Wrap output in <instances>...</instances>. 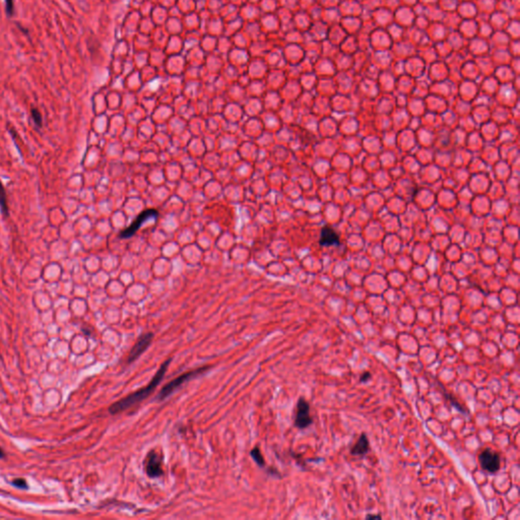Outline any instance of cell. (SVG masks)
<instances>
[{
    "label": "cell",
    "instance_id": "obj_9",
    "mask_svg": "<svg viewBox=\"0 0 520 520\" xmlns=\"http://www.w3.org/2000/svg\"><path fill=\"white\" fill-rule=\"evenodd\" d=\"M319 243L321 246H325V247L335 246V245L339 244V237L331 227L325 226L321 230Z\"/></svg>",
    "mask_w": 520,
    "mask_h": 520
},
{
    "label": "cell",
    "instance_id": "obj_14",
    "mask_svg": "<svg viewBox=\"0 0 520 520\" xmlns=\"http://www.w3.org/2000/svg\"><path fill=\"white\" fill-rule=\"evenodd\" d=\"M12 485L18 487V488H21V489H28V485H27V482L26 480L24 479H16L12 482Z\"/></svg>",
    "mask_w": 520,
    "mask_h": 520
},
{
    "label": "cell",
    "instance_id": "obj_7",
    "mask_svg": "<svg viewBox=\"0 0 520 520\" xmlns=\"http://www.w3.org/2000/svg\"><path fill=\"white\" fill-rule=\"evenodd\" d=\"M145 469L147 476L151 479H157L164 475L161 457L156 451H151L148 453Z\"/></svg>",
    "mask_w": 520,
    "mask_h": 520
},
{
    "label": "cell",
    "instance_id": "obj_5",
    "mask_svg": "<svg viewBox=\"0 0 520 520\" xmlns=\"http://www.w3.org/2000/svg\"><path fill=\"white\" fill-rule=\"evenodd\" d=\"M313 424V418L310 415V406L308 401L300 397L297 403V412L295 417V426L298 429H306Z\"/></svg>",
    "mask_w": 520,
    "mask_h": 520
},
{
    "label": "cell",
    "instance_id": "obj_13",
    "mask_svg": "<svg viewBox=\"0 0 520 520\" xmlns=\"http://www.w3.org/2000/svg\"><path fill=\"white\" fill-rule=\"evenodd\" d=\"M6 12L9 18H13L15 15V0H5Z\"/></svg>",
    "mask_w": 520,
    "mask_h": 520
},
{
    "label": "cell",
    "instance_id": "obj_4",
    "mask_svg": "<svg viewBox=\"0 0 520 520\" xmlns=\"http://www.w3.org/2000/svg\"><path fill=\"white\" fill-rule=\"evenodd\" d=\"M479 463L481 468L489 474H496L501 468L499 453L491 448H486L479 454Z\"/></svg>",
    "mask_w": 520,
    "mask_h": 520
},
{
    "label": "cell",
    "instance_id": "obj_3",
    "mask_svg": "<svg viewBox=\"0 0 520 520\" xmlns=\"http://www.w3.org/2000/svg\"><path fill=\"white\" fill-rule=\"evenodd\" d=\"M158 216V210L157 209H153V208H148V209H144L142 210L136 217L135 219L132 221V224L130 226H128L127 228H125L124 230H122L119 234V237L121 239H128V238H131L132 236H134V234L140 229V227L144 224L145 221L150 220L152 218H156Z\"/></svg>",
    "mask_w": 520,
    "mask_h": 520
},
{
    "label": "cell",
    "instance_id": "obj_1",
    "mask_svg": "<svg viewBox=\"0 0 520 520\" xmlns=\"http://www.w3.org/2000/svg\"><path fill=\"white\" fill-rule=\"evenodd\" d=\"M171 363V359L167 360L166 362H164L162 364V366L160 367V369L158 370V372L155 374V376L153 377V379L151 380V382L148 383L146 386H144L143 388L139 389L138 391H135L129 395H127L126 397L116 401L115 403H113L110 409H109V412L110 414L112 415H117L119 413H122L130 408H132L133 406L141 402L142 400H144L146 397H148L151 395V393L154 392V390L157 388V386L160 384V382L163 380L167 370H168V367Z\"/></svg>",
    "mask_w": 520,
    "mask_h": 520
},
{
    "label": "cell",
    "instance_id": "obj_10",
    "mask_svg": "<svg viewBox=\"0 0 520 520\" xmlns=\"http://www.w3.org/2000/svg\"><path fill=\"white\" fill-rule=\"evenodd\" d=\"M0 210H2V212L5 216H8L10 214L8 195H7V191H6V188H5L2 180H0Z\"/></svg>",
    "mask_w": 520,
    "mask_h": 520
},
{
    "label": "cell",
    "instance_id": "obj_16",
    "mask_svg": "<svg viewBox=\"0 0 520 520\" xmlns=\"http://www.w3.org/2000/svg\"><path fill=\"white\" fill-rule=\"evenodd\" d=\"M366 518H368V519H370V518H372V519L378 518V519H380V518H381V515H379V514H378V515H375V514H368V515L366 516Z\"/></svg>",
    "mask_w": 520,
    "mask_h": 520
},
{
    "label": "cell",
    "instance_id": "obj_6",
    "mask_svg": "<svg viewBox=\"0 0 520 520\" xmlns=\"http://www.w3.org/2000/svg\"><path fill=\"white\" fill-rule=\"evenodd\" d=\"M154 339V333L153 332H146V333H143L141 334L138 339L136 340V342L134 343V345L132 346L128 357H127V362L128 364L136 361L140 355L142 353L145 352V350L151 345L152 341Z\"/></svg>",
    "mask_w": 520,
    "mask_h": 520
},
{
    "label": "cell",
    "instance_id": "obj_15",
    "mask_svg": "<svg viewBox=\"0 0 520 520\" xmlns=\"http://www.w3.org/2000/svg\"><path fill=\"white\" fill-rule=\"evenodd\" d=\"M371 379H372V375L370 374V372H364L361 377H360V382L362 383H367L369 382Z\"/></svg>",
    "mask_w": 520,
    "mask_h": 520
},
{
    "label": "cell",
    "instance_id": "obj_11",
    "mask_svg": "<svg viewBox=\"0 0 520 520\" xmlns=\"http://www.w3.org/2000/svg\"><path fill=\"white\" fill-rule=\"evenodd\" d=\"M251 457L253 458V460L256 463V465L260 468H264L265 467V461H264V458L259 450L258 447H255L252 449L251 451Z\"/></svg>",
    "mask_w": 520,
    "mask_h": 520
},
{
    "label": "cell",
    "instance_id": "obj_2",
    "mask_svg": "<svg viewBox=\"0 0 520 520\" xmlns=\"http://www.w3.org/2000/svg\"><path fill=\"white\" fill-rule=\"evenodd\" d=\"M208 369V367H203V368H199V369H196V370H193V371H189V372H186L180 376H178L177 378H175L174 380L170 381L168 384H166L160 391V393L158 394V399L159 400H164L166 399L169 395H171L174 391H176V389H178L180 386H182L184 383H186L188 380L196 377L197 375H200L201 373H203L204 371H206Z\"/></svg>",
    "mask_w": 520,
    "mask_h": 520
},
{
    "label": "cell",
    "instance_id": "obj_8",
    "mask_svg": "<svg viewBox=\"0 0 520 520\" xmlns=\"http://www.w3.org/2000/svg\"><path fill=\"white\" fill-rule=\"evenodd\" d=\"M370 451V442L367 434L362 433L354 446L351 449V454L354 456L364 457Z\"/></svg>",
    "mask_w": 520,
    "mask_h": 520
},
{
    "label": "cell",
    "instance_id": "obj_12",
    "mask_svg": "<svg viewBox=\"0 0 520 520\" xmlns=\"http://www.w3.org/2000/svg\"><path fill=\"white\" fill-rule=\"evenodd\" d=\"M31 114H32V118H33V121L35 122V124L38 126V127H42L43 125V119H42V114L41 112L36 109V108H33L31 110Z\"/></svg>",
    "mask_w": 520,
    "mask_h": 520
},
{
    "label": "cell",
    "instance_id": "obj_17",
    "mask_svg": "<svg viewBox=\"0 0 520 520\" xmlns=\"http://www.w3.org/2000/svg\"><path fill=\"white\" fill-rule=\"evenodd\" d=\"M5 457V452L3 451V449L0 448V458H4Z\"/></svg>",
    "mask_w": 520,
    "mask_h": 520
}]
</instances>
